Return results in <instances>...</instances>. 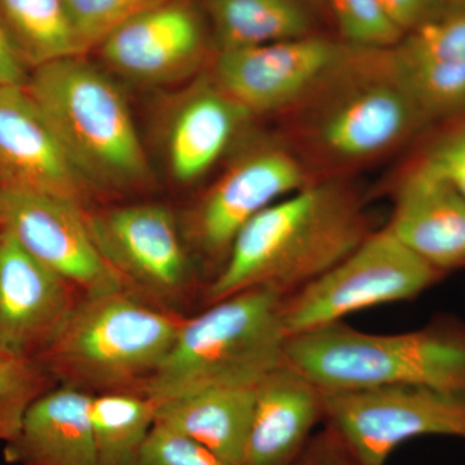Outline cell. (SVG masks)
I'll return each mask as SVG.
<instances>
[{
	"label": "cell",
	"instance_id": "6da1fadb",
	"mask_svg": "<svg viewBox=\"0 0 465 465\" xmlns=\"http://www.w3.org/2000/svg\"><path fill=\"white\" fill-rule=\"evenodd\" d=\"M374 231L351 188L309 183L238 232L224 265L204 291L206 304L258 287L286 298L330 271Z\"/></svg>",
	"mask_w": 465,
	"mask_h": 465
},
{
	"label": "cell",
	"instance_id": "7a4b0ae2",
	"mask_svg": "<svg viewBox=\"0 0 465 465\" xmlns=\"http://www.w3.org/2000/svg\"><path fill=\"white\" fill-rule=\"evenodd\" d=\"M284 363L321 391L425 387L465 394V323L379 335L336 322L290 336Z\"/></svg>",
	"mask_w": 465,
	"mask_h": 465
},
{
	"label": "cell",
	"instance_id": "3957f363",
	"mask_svg": "<svg viewBox=\"0 0 465 465\" xmlns=\"http://www.w3.org/2000/svg\"><path fill=\"white\" fill-rule=\"evenodd\" d=\"M183 320L125 289L82 296L36 360L56 384L92 396L137 391L163 362Z\"/></svg>",
	"mask_w": 465,
	"mask_h": 465
},
{
	"label": "cell",
	"instance_id": "277c9868",
	"mask_svg": "<svg viewBox=\"0 0 465 465\" xmlns=\"http://www.w3.org/2000/svg\"><path fill=\"white\" fill-rule=\"evenodd\" d=\"M284 296L250 289L183 321L163 362L140 393L155 403L222 385H259L284 362Z\"/></svg>",
	"mask_w": 465,
	"mask_h": 465
},
{
	"label": "cell",
	"instance_id": "5b68a950",
	"mask_svg": "<svg viewBox=\"0 0 465 465\" xmlns=\"http://www.w3.org/2000/svg\"><path fill=\"white\" fill-rule=\"evenodd\" d=\"M26 91L88 186L125 189L149 179V163L124 94L84 56L36 67Z\"/></svg>",
	"mask_w": 465,
	"mask_h": 465
},
{
	"label": "cell",
	"instance_id": "8992f818",
	"mask_svg": "<svg viewBox=\"0 0 465 465\" xmlns=\"http://www.w3.org/2000/svg\"><path fill=\"white\" fill-rule=\"evenodd\" d=\"M391 50L356 48L341 72L308 100L313 104L304 136L324 161L365 163L430 128L397 74Z\"/></svg>",
	"mask_w": 465,
	"mask_h": 465
},
{
	"label": "cell",
	"instance_id": "52a82bcc",
	"mask_svg": "<svg viewBox=\"0 0 465 465\" xmlns=\"http://www.w3.org/2000/svg\"><path fill=\"white\" fill-rule=\"evenodd\" d=\"M445 277L384 226L326 273L284 298V330L290 338L365 309L415 299Z\"/></svg>",
	"mask_w": 465,
	"mask_h": 465
},
{
	"label": "cell",
	"instance_id": "ba28073f",
	"mask_svg": "<svg viewBox=\"0 0 465 465\" xmlns=\"http://www.w3.org/2000/svg\"><path fill=\"white\" fill-rule=\"evenodd\" d=\"M321 396L322 423L366 465H385L394 450L418 437L465 440V394L379 387L321 391Z\"/></svg>",
	"mask_w": 465,
	"mask_h": 465
},
{
	"label": "cell",
	"instance_id": "9c48e42d",
	"mask_svg": "<svg viewBox=\"0 0 465 465\" xmlns=\"http://www.w3.org/2000/svg\"><path fill=\"white\" fill-rule=\"evenodd\" d=\"M84 213L94 243L125 290L168 309L191 295V258L166 206L128 204Z\"/></svg>",
	"mask_w": 465,
	"mask_h": 465
},
{
	"label": "cell",
	"instance_id": "30bf717a",
	"mask_svg": "<svg viewBox=\"0 0 465 465\" xmlns=\"http://www.w3.org/2000/svg\"><path fill=\"white\" fill-rule=\"evenodd\" d=\"M356 47L309 35L220 51L215 82L252 114L281 112L311 100L338 74Z\"/></svg>",
	"mask_w": 465,
	"mask_h": 465
},
{
	"label": "cell",
	"instance_id": "8fae6325",
	"mask_svg": "<svg viewBox=\"0 0 465 465\" xmlns=\"http://www.w3.org/2000/svg\"><path fill=\"white\" fill-rule=\"evenodd\" d=\"M84 213L64 198L0 185V225L81 298L124 289L94 243Z\"/></svg>",
	"mask_w": 465,
	"mask_h": 465
},
{
	"label": "cell",
	"instance_id": "7c38bea8",
	"mask_svg": "<svg viewBox=\"0 0 465 465\" xmlns=\"http://www.w3.org/2000/svg\"><path fill=\"white\" fill-rule=\"evenodd\" d=\"M309 183L304 166L290 150L278 145L251 150L219 177L195 208L189 228L193 243L219 262L220 271L247 223Z\"/></svg>",
	"mask_w": 465,
	"mask_h": 465
},
{
	"label": "cell",
	"instance_id": "4fadbf2b",
	"mask_svg": "<svg viewBox=\"0 0 465 465\" xmlns=\"http://www.w3.org/2000/svg\"><path fill=\"white\" fill-rule=\"evenodd\" d=\"M81 299L69 283L0 231V349L38 358Z\"/></svg>",
	"mask_w": 465,
	"mask_h": 465
},
{
	"label": "cell",
	"instance_id": "5bb4252c",
	"mask_svg": "<svg viewBox=\"0 0 465 465\" xmlns=\"http://www.w3.org/2000/svg\"><path fill=\"white\" fill-rule=\"evenodd\" d=\"M0 185L82 207L91 189L25 84L0 85Z\"/></svg>",
	"mask_w": 465,
	"mask_h": 465
},
{
	"label": "cell",
	"instance_id": "9a60e30c",
	"mask_svg": "<svg viewBox=\"0 0 465 465\" xmlns=\"http://www.w3.org/2000/svg\"><path fill=\"white\" fill-rule=\"evenodd\" d=\"M203 21L193 5L167 0L137 15L100 45L110 66L143 82L188 74L203 56Z\"/></svg>",
	"mask_w": 465,
	"mask_h": 465
},
{
	"label": "cell",
	"instance_id": "2e32d148",
	"mask_svg": "<svg viewBox=\"0 0 465 465\" xmlns=\"http://www.w3.org/2000/svg\"><path fill=\"white\" fill-rule=\"evenodd\" d=\"M385 226L440 273L465 269V197L420 164L401 177Z\"/></svg>",
	"mask_w": 465,
	"mask_h": 465
},
{
	"label": "cell",
	"instance_id": "e0dca14e",
	"mask_svg": "<svg viewBox=\"0 0 465 465\" xmlns=\"http://www.w3.org/2000/svg\"><path fill=\"white\" fill-rule=\"evenodd\" d=\"M322 421L320 388L283 362L260 384L241 465H295Z\"/></svg>",
	"mask_w": 465,
	"mask_h": 465
},
{
	"label": "cell",
	"instance_id": "ac0fdd59",
	"mask_svg": "<svg viewBox=\"0 0 465 465\" xmlns=\"http://www.w3.org/2000/svg\"><path fill=\"white\" fill-rule=\"evenodd\" d=\"M92 394L57 384L26 412L3 458L12 465H97Z\"/></svg>",
	"mask_w": 465,
	"mask_h": 465
},
{
	"label": "cell",
	"instance_id": "d6986e66",
	"mask_svg": "<svg viewBox=\"0 0 465 465\" xmlns=\"http://www.w3.org/2000/svg\"><path fill=\"white\" fill-rule=\"evenodd\" d=\"M259 385L206 388L157 403L155 423L185 434L228 465H241Z\"/></svg>",
	"mask_w": 465,
	"mask_h": 465
},
{
	"label": "cell",
	"instance_id": "ffe728a7",
	"mask_svg": "<svg viewBox=\"0 0 465 465\" xmlns=\"http://www.w3.org/2000/svg\"><path fill=\"white\" fill-rule=\"evenodd\" d=\"M250 115L216 82L192 92L173 116L168 136L174 179L185 183L200 180L223 157Z\"/></svg>",
	"mask_w": 465,
	"mask_h": 465
},
{
	"label": "cell",
	"instance_id": "44dd1931",
	"mask_svg": "<svg viewBox=\"0 0 465 465\" xmlns=\"http://www.w3.org/2000/svg\"><path fill=\"white\" fill-rule=\"evenodd\" d=\"M308 0H206L220 51L312 34Z\"/></svg>",
	"mask_w": 465,
	"mask_h": 465
},
{
	"label": "cell",
	"instance_id": "7402d4cb",
	"mask_svg": "<svg viewBox=\"0 0 465 465\" xmlns=\"http://www.w3.org/2000/svg\"><path fill=\"white\" fill-rule=\"evenodd\" d=\"M0 16L25 66L84 54L64 0H0Z\"/></svg>",
	"mask_w": 465,
	"mask_h": 465
},
{
	"label": "cell",
	"instance_id": "603a6c76",
	"mask_svg": "<svg viewBox=\"0 0 465 465\" xmlns=\"http://www.w3.org/2000/svg\"><path fill=\"white\" fill-rule=\"evenodd\" d=\"M155 411V401L140 391L92 397L90 418L97 465L139 464Z\"/></svg>",
	"mask_w": 465,
	"mask_h": 465
},
{
	"label": "cell",
	"instance_id": "cb8c5ba5",
	"mask_svg": "<svg viewBox=\"0 0 465 465\" xmlns=\"http://www.w3.org/2000/svg\"><path fill=\"white\" fill-rule=\"evenodd\" d=\"M56 385L36 358L0 349V442L16 436L33 403Z\"/></svg>",
	"mask_w": 465,
	"mask_h": 465
},
{
	"label": "cell",
	"instance_id": "d4e9b609",
	"mask_svg": "<svg viewBox=\"0 0 465 465\" xmlns=\"http://www.w3.org/2000/svg\"><path fill=\"white\" fill-rule=\"evenodd\" d=\"M329 5L342 38L351 47L390 50L403 34L388 16L381 0H322Z\"/></svg>",
	"mask_w": 465,
	"mask_h": 465
},
{
	"label": "cell",
	"instance_id": "484cf974",
	"mask_svg": "<svg viewBox=\"0 0 465 465\" xmlns=\"http://www.w3.org/2000/svg\"><path fill=\"white\" fill-rule=\"evenodd\" d=\"M84 54L137 15L167 0H64Z\"/></svg>",
	"mask_w": 465,
	"mask_h": 465
},
{
	"label": "cell",
	"instance_id": "4316f807",
	"mask_svg": "<svg viewBox=\"0 0 465 465\" xmlns=\"http://www.w3.org/2000/svg\"><path fill=\"white\" fill-rule=\"evenodd\" d=\"M414 159L465 197V114L428 128Z\"/></svg>",
	"mask_w": 465,
	"mask_h": 465
},
{
	"label": "cell",
	"instance_id": "83f0119b",
	"mask_svg": "<svg viewBox=\"0 0 465 465\" xmlns=\"http://www.w3.org/2000/svg\"><path fill=\"white\" fill-rule=\"evenodd\" d=\"M137 465H228L200 442L155 423Z\"/></svg>",
	"mask_w": 465,
	"mask_h": 465
},
{
	"label": "cell",
	"instance_id": "f1b7e54d",
	"mask_svg": "<svg viewBox=\"0 0 465 465\" xmlns=\"http://www.w3.org/2000/svg\"><path fill=\"white\" fill-rule=\"evenodd\" d=\"M295 465H366L345 445L331 428L314 432Z\"/></svg>",
	"mask_w": 465,
	"mask_h": 465
},
{
	"label": "cell",
	"instance_id": "f546056e",
	"mask_svg": "<svg viewBox=\"0 0 465 465\" xmlns=\"http://www.w3.org/2000/svg\"><path fill=\"white\" fill-rule=\"evenodd\" d=\"M388 16L405 35L443 14L440 0H381Z\"/></svg>",
	"mask_w": 465,
	"mask_h": 465
},
{
	"label": "cell",
	"instance_id": "4dcf8cb0",
	"mask_svg": "<svg viewBox=\"0 0 465 465\" xmlns=\"http://www.w3.org/2000/svg\"><path fill=\"white\" fill-rule=\"evenodd\" d=\"M25 69L0 16V85L25 84Z\"/></svg>",
	"mask_w": 465,
	"mask_h": 465
},
{
	"label": "cell",
	"instance_id": "1f68e13d",
	"mask_svg": "<svg viewBox=\"0 0 465 465\" xmlns=\"http://www.w3.org/2000/svg\"><path fill=\"white\" fill-rule=\"evenodd\" d=\"M443 12L463 11L465 0H440Z\"/></svg>",
	"mask_w": 465,
	"mask_h": 465
},
{
	"label": "cell",
	"instance_id": "d6a6232c",
	"mask_svg": "<svg viewBox=\"0 0 465 465\" xmlns=\"http://www.w3.org/2000/svg\"><path fill=\"white\" fill-rule=\"evenodd\" d=\"M309 3H320V2H322V0H308Z\"/></svg>",
	"mask_w": 465,
	"mask_h": 465
},
{
	"label": "cell",
	"instance_id": "836d02e7",
	"mask_svg": "<svg viewBox=\"0 0 465 465\" xmlns=\"http://www.w3.org/2000/svg\"><path fill=\"white\" fill-rule=\"evenodd\" d=\"M0 231H2V225H0Z\"/></svg>",
	"mask_w": 465,
	"mask_h": 465
}]
</instances>
